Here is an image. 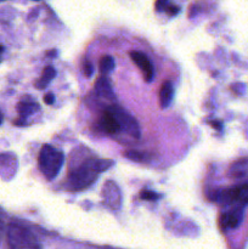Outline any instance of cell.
<instances>
[{
  "label": "cell",
  "mask_w": 248,
  "mask_h": 249,
  "mask_svg": "<svg viewBox=\"0 0 248 249\" xmlns=\"http://www.w3.org/2000/svg\"><path fill=\"white\" fill-rule=\"evenodd\" d=\"M102 197L105 199V203L112 209H119L122 204V194L119 190L118 185L116 182L108 181L105 184L104 189H102Z\"/></svg>",
  "instance_id": "cell-6"
},
{
  "label": "cell",
  "mask_w": 248,
  "mask_h": 249,
  "mask_svg": "<svg viewBox=\"0 0 248 249\" xmlns=\"http://www.w3.org/2000/svg\"><path fill=\"white\" fill-rule=\"evenodd\" d=\"M165 11H167V14L169 15V16H175V15H177V12L180 11V9L177 5H169V6L165 7Z\"/></svg>",
  "instance_id": "cell-19"
},
{
  "label": "cell",
  "mask_w": 248,
  "mask_h": 249,
  "mask_svg": "<svg viewBox=\"0 0 248 249\" xmlns=\"http://www.w3.org/2000/svg\"><path fill=\"white\" fill-rule=\"evenodd\" d=\"M99 125L107 134H117L121 131V126H119L118 122H117V118L109 108H107L102 113L101 118L99 121Z\"/></svg>",
  "instance_id": "cell-9"
},
{
  "label": "cell",
  "mask_w": 248,
  "mask_h": 249,
  "mask_svg": "<svg viewBox=\"0 0 248 249\" xmlns=\"http://www.w3.org/2000/svg\"><path fill=\"white\" fill-rule=\"evenodd\" d=\"M140 197L142 199H146V201H155V199L160 198V195L156 194V192L150 191V190H142L140 192Z\"/></svg>",
  "instance_id": "cell-17"
},
{
  "label": "cell",
  "mask_w": 248,
  "mask_h": 249,
  "mask_svg": "<svg viewBox=\"0 0 248 249\" xmlns=\"http://www.w3.org/2000/svg\"><path fill=\"white\" fill-rule=\"evenodd\" d=\"M129 56H130V58L133 60V62H135L136 66L141 70L146 82H152L153 78H155V70H153L152 63L148 60L147 56H146L145 53H140V51H130V53H129Z\"/></svg>",
  "instance_id": "cell-7"
},
{
  "label": "cell",
  "mask_w": 248,
  "mask_h": 249,
  "mask_svg": "<svg viewBox=\"0 0 248 249\" xmlns=\"http://www.w3.org/2000/svg\"><path fill=\"white\" fill-rule=\"evenodd\" d=\"M84 164L88 165L91 170H94L95 173L100 174V173L109 169L114 163L111 160H95V158H90V160H85Z\"/></svg>",
  "instance_id": "cell-13"
},
{
  "label": "cell",
  "mask_w": 248,
  "mask_h": 249,
  "mask_svg": "<svg viewBox=\"0 0 248 249\" xmlns=\"http://www.w3.org/2000/svg\"><path fill=\"white\" fill-rule=\"evenodd\" d=\"M38 109L39 105L36 104V102H34L33 100L29 99V97L23 99L18 105H17V111H18L19 116H21L22 118H24V117L27 116H31V114H33L34 112L38 111Z\"/></svg>",
  "instance_id": "cell-12"
},
{
  "label": "cell",
  "mask_w": 248,
  "mask_h": 249,
  "mask_svg": "<svg viewBox=\"0 0 248 249\" xmlns=\"http://www.w3.org/2000/svg\"><path fill=\"white\" fill-rule=\"evenodd\" d=\"M167 7V0H157L156 1V10L160 11V10L165 9Z\"/></svg>",
  "instance_id": "cell-20"
},
{
  "label": "cell",
  "mask_w": 248,
  "mask_h": 249,
  "mask_svg": "<svg viewBox=\"0 0 248 249\" xmlns=\"http://www.w3.org/2000/svg\"><path fill=\"white\" fill-rule=\"evenodd\" d=\"M1 123H2V113L0 112V124H1Z\"/></svg>",
  "instance_id": "cell-24"
},
{
  "label": "cell",
  "mask_w": 248,
  "mask_h": 249,
  "mask_svg": "<svg viewBox=\"0 0 248 249\" xmlns=\"http://www.w3.org/2000/svg\"><path fill=\"white\" fill-rule=\"evenodd\" d=\"M44 101H45V104L48 105H53V101H55V96H53L51 92H49V94H46L45 96H44Z\"/></svg>",
  "instance_id": "cell-21"
},
{
  "label": "cell",
  "mask_w": 248,
  "mask_h": 249,
  "mask_svg": "<svg viewBox=\"0 0 248 249\" xmlns=\"http://www.w3.org/2000/svg\"><path fill=\"white\" fill-rule=\"evenodd\" d=\"M114 66H116V63H114V58L112 57V56L106 55V56H102V57L100 58L99 68L101 74L106 75L108 74V73H111L112 71L114 70Z\"/></svg>",
  "instance_id": "cell-15"
},
{
  "label": "cell",
  "mask_w": 248,
  "mask_h": 249,
  "mask_svg": "<svg viewBox=\"0 0 248 249\" xmlns=\"http://www.w3.org/2000/svg\"><path fill=\"white\" fill-rule=\"evenodd\" d=\"M0 1H4V0H0Z\"/></svg>",
  "instance_id": "cell-27"
},
{
  "label": "cell",
  "mask_w": 248,
  "mask_h": 249,
  "mask_svg": "<svg viewBox=\"0 0 248 249\" xmlns=\"http://www.w3.org/2000/svg\"><path fill=\"white\" fill-rule=\"evenodd\" d=\"M83 71H84V74L87 75V77H91L92 73H94V66H92L91 62H89V61H85V62L83 63Z\"/></svg>",
  "instance_id": "cell-18"
},
{
  "label": "cell",
  "mask_w": 248,
  "mask_h": 249,
  "mask_svg": "<svg viewBox=\"0 0 248 249\" xmlns=\"http://www.w3.org/2000/svg\"><path fill=\"white\" fill-rule=\"evenodd\" d=\"M173 97H174V88H173L172 82L165 80L163 82L162 87L159 89V105L162 108H167L172 104Z\"/></svg>",
  "instance_id": "cell-11"
},
{
  "label": "cell",
  "mask_w": 248,
  "mask_h": 249,
  "mask_svg": "<svg viewBox=\"0 0 248 249\" xmlns=\"http://www.w3.org/2000/svg\"><path fill=\"white\" fill-rule=\"evenodd\" d=\"M243 219L242 208H235L226 212L220 216V228L223 230L237 228Z\"/></svg>",
  "instance_id": "cell-8"
},
{
  "label": "cell",
  "mask_w": 248,
  "mask_h": 249,
  "mask_svg": "<svg viewBox=\"0 0 248 249\" xmlns=\"http://www.w3.org/2000/svg\"><path fill=\"white\" fill-rule=\"evenodd\" d=\"M2 231H4V223H2V220H1V219H0V240H1Z\"/></svg>",
  "instance_id": "cell-23"
},
{
  "label": "cell",
  "mask_w": 248,
  "mask_h": 249,
  "mask_svg": "<svg viewBox=\"0 0 248 249\" xmlns=\"http://www.w3.org/2000/svg\"><path fill=\"white\" fill-rule=\"evenodd\" d=\"M56 75V71L55 68L51 67V66H49V67H46L45 70L43 71V74H41V78L38 80V82L35 83V87L38 88V89H44L45 87H48L49 83L51 82V80L55 78Z\"/></svg>",
  "instance_id": "cell-14"
},
{
  "label": "cell",
  "mask_w": 248,
  "mask_h": 249,
  "mask_svg": "<svg viewBox=\"0 0 248 249\" xmlns=\"http://www.w3.org/2000/svg\"><path fill=\"white\" fill-rule=\"evenodd\" d=\"M95 91L102 99L108 100V101H113L114 100L113 89H112L111 83L107 79L106 75L102 74L97 78L96 83H95Z\"/></svg>",
  "instance_id": "cell-10"
},
{
  "label": "cell",
  "mask_w": 248,
  "mask_h": 249,
  "mask_svg": "<svg viewBox=\"0 0 248 249\" xmlns=\"http://www.w3.org/2000/svg\"><path fill=\"white\" fill-rule=\"evenodd\" d=\"M218 199L223 203H233V202H238L242 204L248 203V184L224 190L219 194Z\"/></svg>",
  "instance_id": "cell-5"
},
{
  "label": "cell",
  "mask_w": 248,
  "mask_h": 249,
  "mask_svg": "<svg viewBox=\"0 0 248 249\" xmlns=\"http://www.w3.org/2000/svg\"><path fill=\"white\" fill-rule=\"evenodd\" d=\"M123 155L125 158H128L130 160H135V162H142V160H147L146 153L138 152V151H125Z\"/></svg>",
  "instance_id": "cell-16"
},
{
  "label": "cell",
  "mask_w": 248,
  "mask_h": 249,
  "mask_svg": "<svg viewBox=\"0 0 248 249\" xmlns=\"http://www.w3.org/2000/svg\"><path fill=\"white\" fill-rule=\"evenodd\" d=\"M65 163V155L50 145H44L38 156L40 172L48 180H53Z\"/></svg>",
  "instance_id": "cell-1"
},
{
  "label": "cell",
  "mask_w": 248,
  "mask_h": 249,
  "mask_svg": "<svg viewBox=\"0 0 248 249\" xmlns=\"http://www.w3.org/2000/svg\"><path fill=\"white\" fill-rule=\"evenodd\" d=\"M97 179V173L83 164L68 175V189L72 191H80L89 187Z\"/></svg>",
  "instance_id": "cell-3"
},
{
  "label": "cell",
  "mask_w": 248,
  "mask_h": 249,
  "mask_svg": "<svg viewBox=\"0 0 248 249\" xmlns=\"http://www.w3.org/2000/svg\"><path fill=\"white\" fill-rule=\"evenodd\" d=\"M2 51H4V46H2V45H0V53H1Z\"/></svg>",
  "instance_id": "cell-25"
},
{
  "label": "cell",
  "mask_w": 248,
  "mask_h": 249,
  "mask_svg": "<svg viewBox=\"0 0 248 249\" xmlns=\"http://www.w3.org/2000/svg\"><path fill=\"white\" fill-rule=\"evenodd\" d=\"M34 1H39V0H34Z\"/></svg>",
  "instance_id": "cell-26"
},
{
  "label": "cell",
  "mask_w": 248,
  "mask_h": 249,
  "mask_svg": "<svg viewBox=\"0 0 248 249\" xmlns=\"http://www.w3.org/2000/svg\"><path fill=\"white\" fill-rule=\"evenodd\" d=\"M109 109H111L112 113L117 118V122H118L119 126H121V130H124L126 134L133 136L134 139L140 138V126H139L138 122H136V119L131 114H129L125 109L121 108V107L116 106V105L109 107Z\"/></svg>",
  "instance_id": "cell-4"
},
{
  "label": "cell",
  "mask_w": 248,
  "mask_h": 249,
  "mask_svg": "<svg viewBox=\"0 0 248 249\" xmlns=\"http://www.w3.org/2000/svg\"><path fill=\"white\" fill-rule=\"evenodd\" d=\"M211 125L213 126V128H215L216 130H221V129H223V124H221V122H219V121L211 122Z\"/></svg>",
  "instance_id": "cell-22"
},
{
  "label": "cell",
  "mask_w": 248,
  "mask_h": 249,
  "mask_svg": "<svg viewBox=\"0 0 248 249\" xmlns=\"http://www.w3.org/2000/svg\"><path fill=\"white\" fill-rule=\"evenodd\" d=\"M7 243L11 249H41L36 236L29 229L19 224H10L7 229Z\"/></svg>",
  "instance_id": "cell-2"
}]
</instances>
